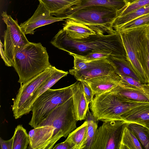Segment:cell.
Masks as SVG:
<instances>
[{
	"mask_svg": "<svg viewBox=\"0 0 149 149\" xmlns=\"http://www.w3.org/2000/svg\"><path fill=\"white\" fill-rule=\"evenodd\" d=\"M49 11L52 16L61 17L66 11L78 0H38Z\"/></svg>",
	"mask_w": 149,
	"mask_h": 149,
	"instance_id": "obj_22",
	"label": "cell"
},
{
	"mask_svg": "<svg viewBox=\"0 0 149 149\" xmlns=\"http://www.w3.org/2000/svg\"><path fill=\"white\" fill-rule=\"evenodd\" d=\"M107 58L113 65L115 72L119 76L131 77L142 83L128 58L117 57L110 55Z\"/></svg>",
	"mask_w": 149,
	"mask_h": 149,
	"instance_id": "obj_20",
	"label": "cell"
},
{
	"mask_svg": "<svg viewBox=\"0 0 149 149\" xmlns=\"http://www.w3.org/2000/svg\"><path fill=\"white\" fill-rule=\"evenodd\" d=\"M49 56L46 49L40 43L30 42L17 49L12 62V66L19 77L20 85L50 67Z\"/></svg>",
	"mask_w": 149,
	"mask_h": 149,
	"instance_id": "obj_2",
	"label": "cell"
},
{
	"mask_svg": "<svg viewBox=\"0 0 149 149\" xmlns=\"http://www.w3.org/2000/svg\"><path fill=\"white\" fill-rule=\"evenodd\" d=\"M0 53L1 56L5 65L8 66H12V62L6 55L3 48V44L0 40Z\"/></svg>",
	"mask_w": 149,
	"mask_h": 149,
	"instance_id": "obj_37",
	"label": "cell"
},
{
	"mask_svg": "<svg viewBox=\"0 0 149 149\" xmlns=\"http://www.w3.org/2000/svg\"><path fill=\"white\" fill-rule=\"evenodd\" d=\"M146 33L147 36L149 38V25L146 26Z\"/></svg>",
	"mask_w": 149,
	"mask_h": 149,
	"instance_id": "obj_40",
	"label": "cell"
},
{
	"mask_svg": "<svg viewBox=\"0 0 149 149\" xmlns=\"http://www.w3.org/2000/svg\"><path fill=\"white\" fill-rule=\"evenodd\" d=\"M12 149H26L29 143V137L26 130L22 125L15 128L12 136Z\"/></svg>",
	"mask_w": 149,
	"mask_h": 149,
	"instance_id": "obj_25",
	"label": "cell"
},
{
	"mask_svg": "<svg viewBox=\"0 0 149 149\" xmlns=\"http://www.w3.org/2000/svg\"><path fill=\"white\" fill-rule=\"evenodd\" d=\"M88 123V134L86 145L85 149H90L97 129L98 120L88 109L86 118Z\"/></svg>",
	"mask_w": 149,
	"mask_h": 149,
	"instance_id": "obj_29",
	"label": "cell"
},
{
	"mask_svg": "<svg viewBox=\"0 0 149 149\" xmlns=\"http://www.w3.org/2000/svg\"><path fill=\"white\" fill-rule=\"evenodd\" d=\"M139 45L141 65L149 87V38L146 34V29L140 37Z\"/></svg>",
	"mask_w": 149,
	"mask_h": 149,
	"instance_id": "obj_24",
	"label": "cell"
},
{
	"mask_svg": "<svg viewBox=\"0 0 149 149\" xmlns=\"http://www.w3.org/2000/svg\"><path fill=\"white\" fill-rule=\"evenodd\" d=\"M121 81V77L115 72L86 81L95 95L109 91L119 85Z\"/></svg>",
	"mask_w": 149,
	"mask_h": 149,
	"instance_id": "obj_14",
	"label": "cell"
},
{
	"mask_svg": "<svg viewBox=\"0 0 149 149\" xmlns=\"http://www.w3.org/2000/svg\"><path fill=\"white\" fill-rule=\"evenodd\" d=\"M146 26L139 27L118 32L121 37L128 58L142 83L143 84H147V80L141 64L139 44L140 37L146 29Z\"/></svg>",
	"mask_w": 149,
	"mask_h": 149,
	"instance_id": "obj_9",
	"label": "cell"
},
{
	"mask_svg": "<svg viewBox=\"0 0 149 149\" xmlns=\"http://www.w3.org/2000/svg\"><path fill=\"white\" fill-rule=\"evenodd\" d=\"M69 73L79 81L89 79L115 72L111 63L107 58L90 61L87 68L84 70L70 69Z\"/></svg>",
	"mask_w": 149,
	"mask_h": 149,
	"instance_id": "obj_11",
	"label": "cell"
},
{
	"mask_svg": "<svg viewBox=\"0 0 149 149\" xmlns=\"http://www.w3.org/2000/svg\"><path fill=\"white\" fill-rule=\"evenodd\" d=\"M120 77L122 80L140 90L149 100V87L147 84H143L129 77L123 76Z\"/></svg>",
	"mask_w": 149,
	"mask_h": 149,
	"instance_id": "obj_32",
	"label": "cell"
},
{
	"mask_svg": "<svg viewBox=\"0 0 149 149\" xmlns=\"http://www.w3.org/2000/svg\"><path fill=\"white\" fill-rule=\"evenodd\" d=\"M72 97L70 86L58 89H49L35 101L31 108L32 116L29 124L36 128L53 110Z\"/></svg>",
	"mask_w": 149,
	"mask_h": 149,
	"instance_id": "obj_6",
	"label": "cell"
},
{
	"mask_svg": "<svg viewBox=\"0 0 149 149\" xmlns=\"http://www.w3.org/2000/svg\"><path fill=\"white\" fill-rule=\"evenodd\" d=\"M127 126L135 135L144 148L149 149V130L135 123H128Z\"/></svg>",
	"mask_w": 149,
	"mask_h": 149,
	"instance_id": "obj_28",
	"label": "cell"
},
{
	"mask_svg": "<svg viewBox=\"0 0 149 149\" xmlns=\"http://www.w3.org/2000/svg\"><path fill=\"white\" fill-rule=\"evenodd\" d=\"M63 25V29L67 36L72 39H81L96 34L86 26L69 18L67 19Z\"/></svg>",
	"mask_w": 149,
	"mask_h": 149,
	"instance_id": "obj_19",
	"label": "cell"
},
{
	"mask_svg": "<svg viewBox=\"0 0 149 149\" xmlns=\"http://www.w3.org/2000/svg\"><path fill=\"white\" fill-rule=\"evenodd\" d=\"M122 120L140 124L149 130V104L135 107L125 113Z\"/></svg>",
	"mask_w": 149,
	"mask_h": 149,
	"instance_id": "obj_18",
	"label": "cell"
},
{
	"mask_svg": "<svg viewBox=\"0 0 149 149\" xmlns=\"http://www.w3.org/2000/svg\"><path fill=\"white\" fill-rule=\"evenodd\" d=\"M149 5V0H137L134 3L126 6L118 11V17L123 16L141 7Z\"/></svg>",
	"mask_w": 149,
	"mask_h": 149,
	"instance_id": "obj_31",
	"label": "cell"
},
{
	"mask_svg": "<svg viewBox=\"0 0 149 149\" xmlns=\"http://www.w3.org/2000/svg\"><path fill=\"white\" fill-rule=\"evenodd\" d=\"M149 14V5L139 8L122 16L118 17L115 20L113 28L116 29L139 17Z\"/></svg>",
	"mask_w": 149,
	"mask_h": 149,
	"instance_id": "obj_27",
	"label": "cell"
},
{
	"mask_svg": "<svg viewBox=\"0 0 149 149\" xmlns=\"http://www.w3.org/2000/svg\"><path fill=\"white\" fill-rule=\"evenodd\" d=\"M110 55L112 56L110 53L100 52L90 53L83 56H76L90 61L107 58Z\"/></svg>",
	"mask_w": 149,
	"mask_h": 149,
	"instance_id": "obj_33",
	"label": "cell"
},
{
	"mask_svg": "<svg viewBox=\"0 0 149 149\" xmlns=\"http://www.w3.org/2000/svg\"><path fill=\"white\" fill-rule=\"evenodd\" d=\"M74 58V66L73 68L77 70H82L86 69L88 66L89 61L78 57L72 55Z\"/></svg>",
	"mask_w": 149,
	"mask_h": 149,
	"instance_id": "obj_34",
	"label": "cell"
},
{
	"mask_svg": "<svg viewBox=\"0 0 149 149\" xmlns=\"http://www.w3.org/2000/svg\"><path fill=\"white\" fill-rule=\"evenodd\" d=\"M92 6H109L119 11L127 4L123 0H78L66 11L61 17H67L68 15L78 9Z\"/></svg>",
	"mask_w": 149,
	"mask_h": 149,
	"instance_id": "obj_16",
	"label": "cell"
},
{
	"mask_svg": "<svg viewBox=\"0 0 149 149\" xmlns=\"http://www.w3.org/2000/svg\"><path fill=\"white\" fill-rule=\"evenodd\" d=\"M88 134V123L86 120L80 126L70 132L65 140L69 144L70 149H85Z\"/></svg>",
	"mask_w": 149,
	"mask_h": 149,
	"instance_id": "obj_21",
	"label": "cell"
},
{
	"mask_svg": "<svg viewBox=\"0 0 149 149\" xmlns=\"http://www.w3.org/2000/svg\"><path fill=\"white\" fill-rule=\"evenodd\" d=\"M53 149H70V145L69 143L65 141L63 142L56 145Z\"/></svg>",
	"mask_w": 149,
	"mask_h": 149,
	"instance_id": "obj_38",
	"label": "cell"
},
{
	"mask_svg": "<svg viewBox=\"0 0 149 149\" xmlns=\"http://www.w3.org/2000/svg\"><path fill=\"white\" fill-rule=\"evenodd\" d=\"M149 25V14L135 18L120 26L115 30L118 32L147 26Z\"/></svg>",
	"mask_w": 149,
	"mask_h": 149,
	"instance_id": "obj_30",
	"label": "cell"
},
{
	"mask_svg": "<svg viewBox=\"0 0 149 149\" xmlns=\"http://www.w3.org/2000/svg\"><path fill=\"white\" fill-rule=\"evenodd\" d=\"M68 72L58 70L56 68L38 88L31 97L30 100L31 108L36 100L41 94L52 87L61 79L66 76Z\"/></svg>",
	"mask_w": 149,
	"mask_h": 149,
	"instance_id": "obj_23",
	"label": "cell"
},
{
	"mask_svg": "<svg viewBox=\"0 0 149 149\" xmlns=\"http://www.w3.org/2000/svg\"><path fill=\"white\" fill-rule=\"evenodd\" d=\"M118 11L109 6H92L78 9L67 17L86 26L97 34H109L117 31L113 25Z\"/></svg>",
	"mask_w": 149,
	"mask_h": 149,
	"instance_id": "obj_4",
	"label": "cell"
},
{
	"mask_svg": "<svg viewBox=\"0 0 149 149\" xmlns=\"http://www.w3.org/2000/svg\"><path fill=\"white\" fill-rule=\"evenodd\" d=\"M89 108L97 120H122V116L135 107L149 104L121 97L109 91L95 95Z\"/></svg>",
	"mask_w": 149,
	"mask_h": 149,
	"instance_id": "obj_3",
	"label": "cell"
},
{
	"mask_svg": "<svg viewBox=\"0 0 149 149\" xmlns=\"http://www.w3.org/2000/svg\"><path fill=\"white\" fill-rule=\"evenodd\" d=\"M127 123L122 120L104 121L97 129L90 149H119L123 130Z\"/></svg>",
	"mask_w": 149,
	"mask_h": 149,
	"instance_id": "obj_8",
	"label": "cell"
},
{
	"mask_svg": "<svg viewBox=\"0 0 149 149\" xmlns=\"http://www.w3.org/2000/svg\"><path fill=\"white\" fill-rule=\"evenodd\" d=\"M56 68L52 65L44 71L20 85L15 98L12 110L15 119L29 114L31 111L30 100L34 93L43 82L54 71Z\"/></svg>",
	"mask_w": 149,
	"mask_h": 149,
	"instance_id": "obj_7",
	"label": "cell"
},
{
	"mask_svg": "<svg viewBox=\"0 0 149 149\" xmlns=\"http://www.w3.org/2000/svg\"><path fill=\"white\" fill-rule=\"evenodd\" d=\"M72 97L53 110L37 127L49 125L55 129L51 142L47 149L53 148L61 137L66 138L76 127Z\"/></svg>",
	"mask_w": 149,
	"mask_h": 149,
	"instance_id": "obj_5",
	"label": "cell"
},
{
	"mask_svg": "<svg viewBox=\"0 0 149 149\" xmlns=\"http://www.w3.org/2000/svg\"><path fill=\"white\" fill-rule=\"evenodd\" d=\"M32 16L19 25L26 34H33L34 30L39 27L61 21L67 17H58L52 16L49 11L40 2Z\"/></svg>",
	"mask_w": 149,
	"mask_h": 149,
	"instance_id": "obj_12",
	"label": "cell"
},
{
	"mask_svg": "<svg viewBox=\"0 0 149 149\" xmlns=\"http://www.w3.org/2000/svg\"><path fill=\"white\" fill-rule=\"evenodd\" d=\"M74 113L77 121L86 119L89 109V104L86 99L82 84L77 81L71 85Z\"/></svg>",
	"mask_w": 149,
	"mask_h": 149,
	"instance_id": "obj_15",
	"label": "cell"
},
{
	"mask_svg": "<svg viewBox=\"0 0 149 149\" xmlns=\"http://www.w3.org/2000/svg\"><path fill=\"white\" fill-rule=\"evenodd\" d=\"M127 4V6L130 5L137 0H123Z\"/></svg>",
	"mask_w": 149,
	"mask_h": 149,
	"instance_id": "obj_39",
	"label": "cell"
},
{
	"mask_svg": "<svg viewBox=\"0 0 149 149\" xmlns=\"http://www.w3.org/2000/svg\"><path fill=\"white\" fill-rule=\"evenodd\" d=\"M1 16L7 28L4 34V50L6 55L12 64L18 49L30 42L27 39L17 20L14 19L6 12H3Z\"/></svg>",
	"mask_w": 149,
	"mask_h": 149,
	"instance_id": "obj_10",
	"label": "cell"
},
{
	"mask_svg": "<svg viewBox=\"0 0 149 149\" xmlns=\"http://www.w3.org/2000/svg\"><path fill=\"white\" fill-rule=\"evenodd\" d=\"M109 91L122 98L141 102H149V100L142 91L122 79L119 85Z\"/></svg>",
	"mask_w": 149,
	"mask_h": 149,
	"instance_id": "obj_17",
	"label": "cell"
},
{
	"mask_svg": "<svg viewBox=\"0 0 149 149\" xmlns=\"http://www.w3.org/2000/svg\"><path fill=\"white\" fill-rule=\"evenodd\" d=\"M13 138L5 140L0 137V146L1 149H12Z\"/></svg>",
	"mask_w": 149,
	"mask_h": 149,
	"instance_id": "obj_36",
	"label": "cell"
},
{
	"mask_svg": "<svg viewBox=\"0 0 149 149\" xmlns=\"http://www.w3.org/2000/svg\"><path fill=\"white\" fill-rule=\"evenodd\" d=\"M82 84L84 95L88 103L89 104L92 101L94 95L92 89L88 84L86 81H80Z\"/></svg>",
	"mask_w": 149,
	"mask_h": 149,
	"instance_id": "obj_35",
	"label": "cell"
},
{
	"mask_svg": "<svg viewBox=\"0 0 149 149\" xmlns=\"http://www.w3.org/2000/svg\"><path fill=\"white\" fill-rule=\"evenodd\" d=\"M51 42L55 47L72 56H83L101 52L110 53L116 57L128 58L121 37L117 31L111 34H96L81 39H74L68 36L63 29Z\"/></svg>",
	"mask_w": 149,
	"mask_h": 149,
	"instance_id": "obj_1",
	"label": "cell"
},
{
	"mask_svg": "<svg viewBox=\"0 0 149 149\" xmlns=\"http://www.w3.org/2000/svg\"><path fill=\"white\" fill-rule=\"evenodd\" d=\"M55 130L52 126L45 125L34 128L29 132V148L47 149Z\"/></svg>",
	"mask_w": 149,
	"mask_h": 149,
	"instance_id": "obj_13",
	"label": "cell"
},
{
	"mask_svg": "<svg viewBox=\"0 0 149 149\" xmlns=\"http://www.w3.org/2000/svg\"><path fill=\"white\" fill-rule=\"evenodd\" d=\"M127 125L123 130L119 149H142L138 139Z\"/></svg>",
	"mask_w": 149,
	"mask_h": 149,
	"instance_id": "obj_26",
	"label": "cell"
}]
</instances>
